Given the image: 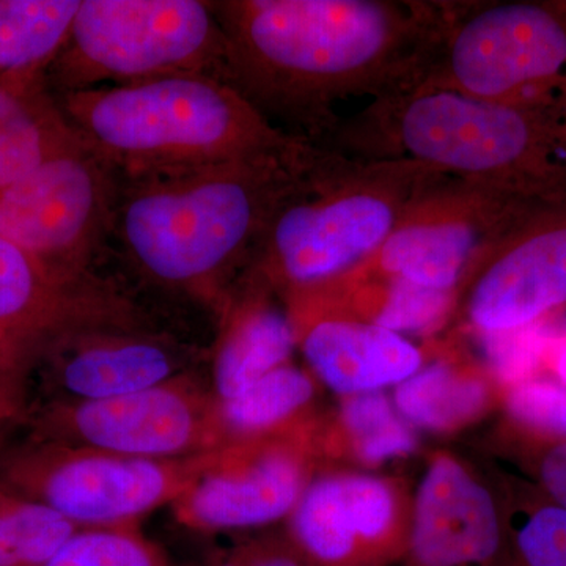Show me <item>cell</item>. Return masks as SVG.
Masks as SVG:
<instances>
[{
  "mask_svg": "<svg viewBox=\"0 0 566 566\" xmlns=\"http://www.w3.org/2000/svg\"><path fill=\"white\" fill-rule=\"evenodd\" d=\"M227 39L229 84L260 111L331 128L340 99L419 87L449 6L401 0L212 2Z\"/></svg>",
  "mask_w": 566,
  "mask_h": 566,
  "instance_id": "1",
  "label": "cell"
},
{
  "mask_svg": "<svg viewBox=\"0 0 566 566\" xmlns=\"http://www.w3.org/2000/svg\"><path fill=\"white\" fill-rule=\"evenodd\" d=\"M319 150L122 180L112 234L151 282L222 307L275 208Z\"/></svg>",
  "mask_w": 566,
  "mask_h": 566,
  "instance_id": "2",
  "label": "cell"
},
{
  "mask_svg": "<svg viewBox=\"0 0 566 566\" xmlns=\"http://www.w3.org/2000/svg\"><path fill=\"white\" fill-rule=\"evenodd\" d=\"M84 144L120 180L202 169L314 147L275 128L227 81L172 74L57 95Z\"/></svg>",
  "mask_w": 566,
  "mask_h": 566,
  "instance_id": "3",
  "label": "cell"
},
{
  "mask_svg": "<svg viewBox=\"0 0 566 566\" xmlns=\"http://www.w3.org/2000/svg\"><path fill=\"white\" fill-rule=\"evenodd\" d=\"M446 177L411 159L319 150L275 208L245 274L290 296L319 292L360 270Z\"/></svg>",
  "mask_w": 566,
  "mask_h": 566,
  "instance_id": "4",
  "label": "cell"
},
{
  "mask_svg": "<svg viewBox=\"0 0 566 566\" xmlns=\"http://www.w3.org/2000/svg\"><path fill=\"white\" fill-rule=\"evenodd\" d=\"M374 153L542 205L566 199V115L419 85L367 114Z\"/></svg>",
  "mask_w": 566,
  "mask_h": 566,
  "instance_id": "5",
  "label": "cell"
},
{
  "mask_svg": "<svg viewBox=\"0 0 566 566\" xmlns=\"http://www.w3.org/2000/svg\"><path fill=\"white\" fill-rule=\"evenodd\" d=\"M172 74L229 82L226 33L212 2L81 0L46 80L63 95Z\"/></svg>",
  "mask_w": 566,
  "mask_h": 566,
  "instance_id": "6",
  "label": "cell"
},
{
  "mask_svg": "<svg viewBox=\"0 0 566 566\" xmlns=\"http://www.w3.org/2000/svg\"><path fill=\"white\" fill-rule=\"evenodd\" d=\"M566 115V11L542 3H450L423 84Z\"/></svg>",
  "mask_w": 566,
  "mask_h": 566,
  "instance_id": "7",
  "label": "cell"
},
{
  "mask_svg": "<svg viewBox=\"0 0 566 566\" xmlns=\"http://www.w3.org/2000/svg\"><path fill=\"white\" fill-rule=\"evenodd\" d=\"M545 205L446 177L424 192L360 270L455 293L501 245L534 226Z\"/></svg>",
  "mask_w": 566,
  "mask_h": 566,
  "instance_id": "8",
  "label": "cell"
},
{
  "mask_svg": "<svg viewBox=\"0 0 566 566\" xmlns=\"http://www.w3.org/2000/svg\"><path fill=\"white\" fill-rule=\"evenodd\" d=\"M120 182L82 140L0 191V234L51 273L92 277L91 264L114 230Z\"/></svg>",
  "mask_w": 566,
  "mask_h": 566,
  "instance_id": "9",
  "label": "cell"
},
{
  "mask_svg": "<svg viewBox=\"0 0 566 566\" xmlns=\"http://www.w3.org/2000/svg\"><path fill=\"white\" fill-rule=\"evenodd\" d=\"M208 453L147 460L41 441L7 469L14 490L51 506L82 528L134 527L174 504L200 474Z\"/></svg>",
  "mask_w": 566,
  "mask_h": 566,
  "instance_id": "10",
  "label": "cell"
},
{
  "mask_svg": "<svg viewBox=\"0 0 566 566\" xmlns=\"http://www.w3.org/2000/svg\"><path fill=\"white\" fill-rule=\"evenodd\" d=\"M214 397L188 375L123 397L55 401L40 419L41 441L114 455L178 460L218 449Z\"/></svg>",
  "mask_w": 566,
  "mask_h": 566,
  "instance_id": "11",
  "label": "cell"
},
{
  "mask_svg": "<svg viewBox=\"0 0 566 566\" xmlns=\"http://www.w3.org/2000/svg\"><path fill=\"white\" fill-rule=\"evenodd\" d=\"M305 488L303 461L290 447L226 446L208 453L192 485L174 502L175 516L205 532L263 526L293 512Z\"/></svg>",
  "mask_w": 566,
  "mask_h": 566,
  "instance_id": "12",
  "label": "cell"
},
{
  "mask_svg": "<svg viewBox=\"0 0 566 566\" xmlns=\"http://www.w3.org/2000/svg\"><path fill=\"white\" fill-rule=\"evenodd\" d=\"M54 385L65 401H93L139 392L186 374L191 353L142 323L95 324L44 342Z\"/></svg>",
  "mask_w": 566,
  "mask_h": 566,
  "instance_id": "13",
  "label": "cell"
},
{
  "mask_svg": "<svg viewBox=\"0 0 566 566\" xmlns=\"http://www.w3.org/2000/svg\"><path fill=\"white\" fill-rule=\"evenodd\" d=\"M293 512L290 543L304 566H379L397 554L394 497L381 480L324 476Z\"/></svg>",
  "mask_w": 566,
  "mask_h": 566,
  "instance_id": "14",
  "label": "cell"
},
{
  "mask_svg": "<svg viewBox=\"0 0 566 566\" xmlns=\"http://www.w3.org/2000/svg\"><path fill=\"white\" fill-rule=\"evenodd\" d=\"M408 566H517L504 554L493 499L452 458L424 475L408 542Z\"/></svg>",
  "mask_w": 566,
  "mask_h": 566,
  "instance_id": "15",
  "label": "cell"
},
{
  "mask_svg": "<svg viewBox=\"0 0 566 566\" xmlns=\"http://www.w3.org/2000/svg\"><path fill=\"white\" fill-rule=\"evenodd\" d=\"M474 275L468 316L482 334L539 322L566 304V222L527 227Z\"/></svg>",
  "mask_w": 566,
  "mask_h": 566,
  "instance_id": "16",
  "label": "cell"
},
{
  "mask_svg": "<svg viewBox=\"0 0 566 566\" xmlns=\"http://www.w3.org/2000/svg\"><path fill=\"white\" fill-rule=\"evenodd\" d=\"M139 322L96 277L70 281L0 234V334L43 345L74 327Z\"/></svg>",
  "mask_w": 566,
  "mask_h": 566,
  "instance_id": "17",
  "label": "cell"
},
{
  "mask_svg": "<svg viewBox=\"0 0 566 566\" xmlns=\"http://www.w3.org/2000/svg\"><path fill=\"white\" fill-rule=\"evenodd\" d=\"M312 370L338 394H368L417 374L422 354L375 323L318 314H289Z\"/></svg>",
  "mask_w": 566,
  "mask_h": 566,
  "instance_id": "18",
  "label": "cell"
},
{
  "mask_svg": "<svg viewBox=\"0 0 566 566\" xmlns=\"http://www.w3.org/2000/svg\"><path fill=\"white\" fill-rule=\"evenodd\" d=\"M262 282L244 275L243 292H230L212 353V397L230 400L286 364L296 345L289 312L266 301Z\"/></svg>",
  "mask_w": 566,
  "mask_h": 566,
  "instance_id": "19",
  "label": "cell"
},
{
  "mask_svg": "<svg viewBox=\"0 0 566 566\" xmlns=\"http://www.w3.org/2000/svg\"><path fill=\"white\" fill-rule=\"evenodd\" d=\"M80 142L48 84L46 69L0 76V191Z\"/></svg>",
  "mask_w": 566,
  "mask_h": 566,
  "instance_id": "20",
  "label": "cell"
},
{
  "mask_svg": "<svg viewBox=\"0 0 566 566\" xmlns=\"http://www.w3.org/2000/svg\"><path fill=\"white\" fill-rule=\"evenodd\" d=\"M314 397V382L304 371L282 365L263 376L245 392L230 400H214L218 449L253 442L259 436L285 423Z\"/></svg>",
  "mask_w": 566,
  "mask_h": 566,
  "instance_id": "21",
  "label": "cell"
},
{
  "mask_svg": "<svg viewBox=\"0 0 566 566\" xmlns=\"http://www.w3.org/2000/svg\"><path fill=\"white\" fill-rule=\"evenodd\" d=\"M81 0H0V76L46 69L69 40Z\"/></svg>",
  "mask_w": 566,
  "mask_h": 566,
  "instance_id": "22",
  "label": "cell"
},
{
  "mask_svg": "<svg viewBox=\"0 0 566 566\" xmlns=\"http://www.w3.org/2000/svg\"><path fill=\"white\" fill-rule=\"evenodd\" d=\"M406 419L431 430H450L479 416L488 401L480 379L434 364L400 382L395 394Z\"/></svg>",
  "mask_w": 566,
  "mask_h": 566,
  "instance_id": "23",
  "label": "cell"
},
{
  "mask_svg": "<svg viewBox=\"0 0 566 566\" xmlns=\"http://www.w3.org/2000/svg\"><path fill=\"white\" fill-rule=\"evenodd\" d=\"M80 531L51 506L0 493V566H46Z\"/></svg>",
  "mask_w": 566,
  "mask_h": 566,
  "instance_id": "24",
  "label": "cell"
},
{
  "mask_svg": "<svg viewBox=\"0 0 566 566\" xmlns=\"http://www.w3.org/2000/svg\"><path fill=\"white\" fill-rule=\"evenodd\" d=\"M344 422L354 450L367 463H379L415 450V436L395 416L385 395L360 394L346 401Z\"/></svg>",
  "mask_w": 566,
  "mask_h": 566,
  "instance_id": "25",
  "label": "cell"
},
{
  "mask_svg": "<svg viewBox=\"0 0 566 566\" xmlns=\"http://www.w3.org/2000/svg\"><path fill=\"white\" fill-rule=\"evenodd\" d=\"M46 566H170L134 527L82 528Z\"/></svg>",
  "mask_w": 566,
  "mask_h": 566,
  "instance_id": "26",
  "label": "cell"
},
{
  "mask_svg": "<svg viewBox=\"0 0 566 566\" xmlns=\"http://www.w3.org/2000/svg\"><path fill=\"white\" fill-rule=\"evenodd\" d=\"M565 338L560 327L539 319L516 329L483 334V348L497 378L517 386L532 379L547 354H553Z\"/></svg>",
  "mask_w": 566,
  "mask_h": 566,
  "instance_id": "27",
  "label": "cell"
},
{
  "mask_svg": "<svg viewBox=\"0 0 566 566\" xmlns=\"http://www.w3.org/2000/svg\"><path fill=\"white\" fill-rule=\"evenodd\" d=\"M452 303L453 293L387 279L385 301L374 323L397 334L422 333L441 323Z\"/></svg>",
  "mask_w": 566,
  "mask_h": 566,
  "instance_id": "28",
  "label": "cell"
},
{
  "mask_svg": "<svg viewBox=\"0 0 566 566\" xmlns=\"http://www.w3.org/2000/svg\"><path fill=\"white\" fill-rule=\"evenodd\" d=\"M517 566H566V512L557 505L535 510L517 531Z\"/></svg>",
  "mask_w": 566,
  "mask_h": 566,
  "instance_id": "29",
  "label": "cell"
},
{
  "mask_svg": "<svg viewBox=\"0 0 566 566\" xmlns=\"http://www.w3.org/2000/svg\"><path fill=\"white\" fill-rule=\"evenodd\" d=\"M509 409L517 422L542 433L566 438V389L551 381L528 379L513 387Z\"/></svg>",
  "mask_w": 566,
  "mask_h": 566,
  "instance_id": "30",
  "label": "cell"
},
{
  "mask_svg": "<svg viewBox=\"0 0 566 566\" xmlns=\"http://www.w3.org/2000/svg\"><path fill=\"white\" fill-rule=\"evenodd\" d=\"M212 566H304L292 543L260 539L234 547Z\"/></svg>",
  "mask_w": 566,
  "mask_h": 566,
  "instance_id": "31",
  "label": "cell"
},
{
  "mask_svg": "<svg viewBox=\"0 0 566 566\" xmlns=\"http://www.w3.org/2000/svg\"><path fill=\"white\" fill-rule=\"evenodd\" d=\"M39 345L13 335L0 334V387L17 385L24 365L35 356Z\"/></svg>",
  "mask_w": 566,
  "mask_h": 566,
  "instance_id": "32",
  "label": "cell"
},
{
  "mask_svg": "<svg viewBox=\"0 0 566 566\" xmlns=\"http://www.w3.org/2000/svg\"><path fill=\"white\" fill-rule=\"evenodd\" d=\"M539 476L556 505L566 512V441L554 446L543 457Z\"/></svg>",
  "mask_w": 566,
  "mask_h": 566,
  "instance_id": "33",
  "label": "cell"
},
{
  "mask_svg": "<svg viewBox=\"0 0 566 566\" xmlns=\"http://www.w3.org/2000/svg\"><path fill=\"white\" fill-rule=\"evenodd\" d=\"M553 360L554 370H556L558 379H560L562 385H564L566 389V338L557 345L556 349H554Z\"/></svg>",
  "mask_w": 566,
  "mask_h": 566,
  "instance_id": "34",
  "label": "cell"
},
{
  "mask_svg": "<svg viewBox=\"0 0 566 566\" xmlns=\"http://www.w3.org/2000/svg\"><path fill=\"white\" fill-rule=\"evenodd\" d=\"M11 416H13V409L7 408V406H0V424L7 422Z\"/></svg>",
  "mask_w": 566,
  "mask_h": 566,
  "instance_id": "35",
  "label": "cell"
}]
</instances>
